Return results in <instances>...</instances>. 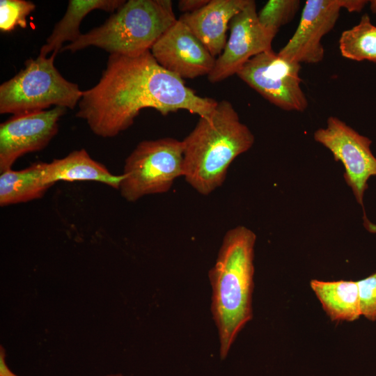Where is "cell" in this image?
Instances as JSON below:
<instances>
[{"mask_svg": "<svg viewBox=\"0 0 376 376\" xmlns=\"http://www.w3.org/2000/svg\"><path fill=\"white\" fill-rule=\"evenodd\" d=\"M256 241V235L246 226L228 230L208 272L212 290L211 311L221 359L227 357L238 334L253 317Z\"/></svg>", "mask_w": 376, "mask_h": 376, "instance_id": "cell-2", "label": "cell"}, {"mask_svg": "<svg viewBox=\"0 0 376 376\" xmlns=\"http://www.w3.org/2000/svg\"><path fill=\"white\" fill-rule=\"evenodd\" d=\"M104 376H124V375L121 373H113V374H109Z\"/></svg>", "mask_w": 376, "mask_h": 376, "instance_id": "cell-26", "label": "cell"}, {"mask_svg": "<svg viewBox=\"0 0 376 376\" xmlns=\"http://www.w3.org/2000/svg\"><path fill=\"white\" fill-rule=\"evenodd\" d=\"M45 162H37L19 170H7L0 175V205L28 202L42 198L52 185L45 181Z\"/></svg>", "mask_w": 376, "mask_h": 376, "instance_id": "cell-17", "label": "cell"}, {"mask_svg": "<svg viewBox=\"0 0 376 376\" xmlns=\"http://www.w3.org/2000/svg\"><path fill=\"white\" fill-rule=\"evenodd\" d=\"M229 29L230 36L225 47L216 58L214 68L207 76L211 83H217L236 75L250 58L272 49V41L278 33L260 23L253 0H249L233 17Z\"/></svg>", "mask_w": 376, "mask_h": 376, "instance_id": "cell-9", "label": "cell"}, {"mask_svg": "<svg viewBox=\"0 0 376 376\" xmlns=\"http://www.w3.org/2000/svg\"><path fill=\"white\" fill-rule=\"evenodd\" d=\"M150 52L162 68L182 79L208 76L216 61L179 19L158 39Z\"/></svg>", "mask_w": 376, "mask_h": 376, "instance_id": "cell-11", "label": "cell"}, {"mask_svg": "<svg viewBox=\"0 0 376 376\" xmlns=\"http://www.w3.org/2000/svg\"><path fill=\"white\" fill-rule=\"evenodd\" d=\"M177 21L170 0H129L104 24L62 47L77 51L94 46L109 54L137 56L150 51Z\"/></svg>", "mask_w": 376, "mask_h": 376, "instance_id": "cell-4", "label": "cell"}, {"mask_svg": "<svg viewBox=\"0 0 376 376\" xmlns=\"http://www.w3.org/2000/svg\"><path fill=\"white\" fill-rule=\"evenodd\" d=\"M300 63L271 49L250 58L237 75L270 103L285 111H304L308 105L301 87Z\"/></svg>", "mask_w": 376, "mask_h": 376, "instance_id": "cell-8", "label": "cell"}, {"mask_svg": "<svg viewBox=\"0 0 376 376\" xmlns=\"http://www.w3.org/2000/svg\"><path fill=\"white\" fill-rule=\"evenodd\" d=\"M310 285L332 321L353 322L361 316L357 281L313 279Z\"/></svg>", "mask_w": 376, "mask_h": 376, "instance_id": "cell-15", "label": "cell"}, {"mask_svg": "<svg viewBox=\"0 0 376 376\" xmlns=\"http://www.w3.org/2000/svg\"><path fill=\"white\" fill-rule=\"evenodd\" d=\"M339 49L346 58L376 63V26L368 14L361 16L359 24L342 32Z\"/></svg>", "mask_w": 376, "mask_h": 376, "instance_id": "cell-18", "label": "cell"}, {"mask_svg": "<svg viewBox=\"0 0 376 376\" xmlns=\"http://www.w3.org/2000/svg\"><path fill=\"white\" fill-rule=\"evenodd\" d=\"M45 181H95L118 189L123 175H113L103 164L92 159L85 149L74 150L61 159L45 163Z\"/></svg>", "mask_w": 376, "mask_h": 376, "instance_id": "cell-14", "label": "cell"}, {"mask_svg": "<svg viewBox=\"0 0 376 376\" xmlns=\"http://www.w3.org/2000/svg\"><path fill=\"white\" fill-rule=\"evenodd\" d=\"M125 0H70L63 17L54 26L46 42L41 47L40 54L60 52L65 42H75L81 35L79 31L84 18L94 10L107 12L116 10Z\"/></svg>", "mask_w": 376, "mask_h": 376, "instance_id": "cell-16", "label": "cell"}, {"mask_svg": "<svg viewBox=\"0 0 376 376\" xmlns=\"http://www.w3.org/2000/svg\"><path fill=\"white\" fill-rule=\"evenodd\" d=\"M313 137L332 153L336 161L343 164L345 181L363 208L364 226L370 233H376V225L367 219L363 207L368 180L376 175V157L370 148L372 141L335 116H329L326 127L317 130Z\"/></svg>", "mask_w": 376, "mask_h": 376, "instance_id": "cell-7", "label": "cell"}, {"mask_svg": "<svg viewBox=\"0 0 376 376\" xmlns=\"http://www.w3.org/2000/svg\"><path fill=\"white\" fill-rule=\"evenodd\" d=\"M249 0H210L201 9L184 13L179 19L206 47L214 56H219L227 42L226 32L233 17Z\"/></svg>", "mask_w": 376, "mask_h": 376, "instance_id": "cell-13", "label": "cell"}, {"mask_svg": "<svg viewBox=\"0 0 376 376\" xmlns=\"http://www.w3.org/2000/svg\"><path fill=\"white\" fill-rule=\"evenodd\" d=\"M368 2L366 0H343V8L348 12H360Z\"/></svg>", "mask_w": 376, "mask_h": 376, "instance_id": "cell-23", "label": "cell"}, {"mask_svg": "<svg viewBox=\"0 0 376 376\" xmlns=\"http://www.w3.org/2000/svg\"><path fill=\"white\" fill-rule=\"evenodd\" d=\"M0 376H18L6 364V350L2 345L0 346Z\"/></svg>", "mask_w": 376, "mask_h": 376, "instance_id": "cell-24", "label": "cell"}, {"mask_svg": "<svg viewBox=\"0 0 376 376\" xmlns=\"http://www.w3.org/2000/svg\"><path fill=\"white\" fill-rule=\"evenodd\" d=\"M217 103L162 68L150 50L133 56L109 54L98 83L82 91L76 116L95 134L110 138L130 127L144 109L163 116L185 110L200 118L210 116Z\"/></svg>", "mask_w": 376, "mask_h": 376, "instance_id": "cell-1", "label": "cell"}, {"mask_svg": "<svg viewBox=\"0 0 376 376\" xmlns=\"http://www.w3.org/2000/svg\"><path fill=\"white\" fill-rule=\"evenodd\" d=\"M66 108L13 115L0 125V171L11 169L21 156L45 148L57 134Z\"/></svg>", "mask_w": 376, "mask_h": 376, "instance_id": "cell-10", "label": "cell"}, {"mask_svg": "<svg viewBox=\"0 0 376 376\" xmlns=\"http://www.w3.org/2000/svg\"><path fill=\"white\" fill-rule=\"evenodd\" d=\"M182 141L164 137L141 141L126 158L119 191L129 202L169 191L183 177Z\"/></svg>", "mask_w": 376, "mask_h": 376, "instance_id": "cell-6", "label": "cell"}, {"mask_svg": "<svg viewBox=\"0 0 376 376\" xmlns=\"http://www.w3.org/2000/svg\"><path fill=\"white\" fill-rule=\"evenodd\" d=\"M58 53L39 54L25 61V67L0 86V113L13 115L47 110L52 106L74 109L82 91L65 79L54 65Z\"/></svg>", "mask_w": 376, "mask_h": 376, "instance_id": "cell-5", "label": "cell"}, {"mask_svg": "<svg viewBox=\"0 0 376 376\" xmlns=\"http://www.w3.org/2000/svg\"><path fill=\"white\" fill-rule=\"evenodd\" d=\"M361 315L376 321V272L357 281Z\"/></svg>", "mask_w": 376, "mask_h": 376, "instance_id": "cell-21", "label": "cell"}, {"mask_svg": "<svg viewBox=\"0 0 376 376\" xmlns=\"http://www.w3.org/2000/svg\"><path fill=\"white\" fill-rule=\"evenodd\" d=\"M254 141L233 105L228 100L218 102L212 113L200 117L182 140L183 177L198 193L210 194L223 185L233 160Z\"/></svg>", "mask_w": 376, "mask_h": 376, "instance_id": "cell-3", "label": "cell"}, {"mask_svg": "<svg viewBox=\"0 0 376 376\" xmlns=\"http://www.w3.org/2000/svg\"><path fill=\"white\" fill-rule=\"evenodd\" d=\"M300 3L299 0H269L258 13V20L264 27L278 32L293 19Z\"/></svg>", "mask_w": 376, "mask_h": 376, "instance_id": "cell-19", "label": "cell"}, {"mask_svg": "<svg viewBox=\"0 0 376 376\" xmlns=\"http://www.w3.org/2000/svg\"><path fill=\"white\" fill-rule=\"evenodd\" d=\"M35 8L36 5L30 1L1 0V31L10 32L17 26L26 27V17Z\"/></svg>", "mask_w": 376, "mask_h": 376, "instance_id": "cell-20", "label": "cell"}, {"mask_svg": "<svg viewBox=\"0 0 376 376\" xmlns=\"http://www.w3.org/2000/svg\"><path fill=\"white\" fill-rule=\"evenodd\" d=\"M343 8V0H308L298 26L278 54L298 63L315 64L324 58L321 40L334 27Z\"/></svg>", "mask_w": 376, "mask_h": 376, "instance_id": "cell-12", "label": "cell"}, {"mask_svg": "<svg viewBox=\"0 0 376 376\" xmlns=\"http://www.w3.org/2000/svg\"><path fill=\"white\" fill-rule=\"evenodd\" d=\"M210 0H180L178 8L185 13H194L209 3Z\"/></svg>", "mask_w": 376, "mask_h": 376, "instance_id": "cell-22", "label": "cell"}, {"mask_svg": "<svg viewBox=\"0 0 376 376\" xmlns=\"http://www.w3.org/2000/svg\"><path fill=\"white\" fill-rule=\"evenodd\" d=\"M370 8L372 13L376 15V0L370 1Z\"/></svg>", "mask_w": 376, "mask_h": 376, "instance_id": "cell-25", "label": "cell"}]
</instances>
